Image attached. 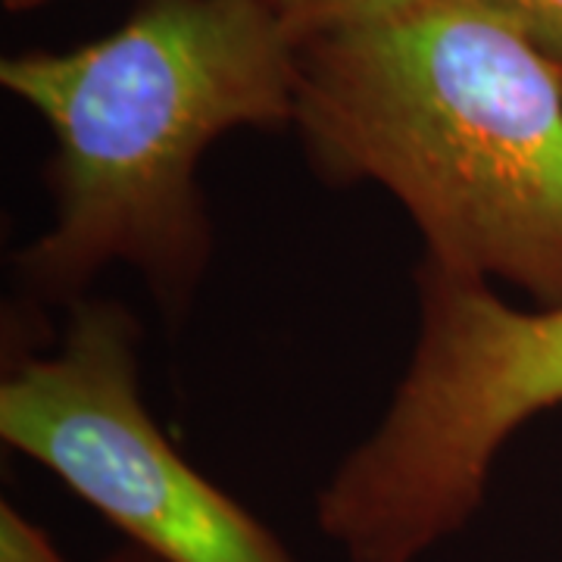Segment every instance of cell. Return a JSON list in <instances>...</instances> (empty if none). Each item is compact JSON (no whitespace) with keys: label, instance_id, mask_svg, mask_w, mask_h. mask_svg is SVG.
I'll use <instances>...</instances> for the list:
<instances>
[{"label":"cell","instance_id":"6","mask_svg":"<svg viewBox=\"0 0 562 562\" xmlns=\"http://www.w3.org/2000/svg\"><path fill=\"white\" fill-rule=\"evenodd\" d=\"M519 32L562 69V0H469Z\"/></svg>","mask_w":562,"mask_h":562},{"label":"cell","instance_id":"2","mask_svg":"<svg viewBox=\"0 0 562 562\" xmlns=\"http://www.w3.org/2000/svg\"><path fill=\"white\" fill-rule=\"evenodd\" d=\"M301 41L260 0H140L116 32L0 63V85L54 132V222L16 269L69 301L110 262L169 310L188 303L213 232L198 162L235 128L297 116Z\"/></svg>","mask_w":562,"mask_h":562},{"label":"cell","instance_id":"1","mask_svg":"<svg viewBox=\"0 0 562 562\" xmlns=\"http://www.w3.org/2000/svg\"><path fill=\"white\" fill-rule=\"evenodd\" d=\"M306 157L331 181H379L428 260L562 306V69L469 0L301 44Z\"/></svg>","mask_w":562,"mask_h":562},{"label":"cell","instance_id":"7","mask_svg":"<svg viewBox=\"0 0 562 562\" xmlns=\"http://www.w3.org/2000/svg\"><path fill=\"white\" fill-rule=\"evenodd\" d=\"M0 562H69L50 535L25 519L16 506L0 503Z\"/></svg>","mask_w":562,"mask_h":562},{"label":"cell","instance_id":"8","mask_svg":"<svg viewBox=\"0 0 562 562\" xmlns=\"http://www.w3.org/2000/svg\"><path fill=\"white\" fill-rule=\"evenodd\" d=\"M103 562H162V560H157L154 553H147V550L138 547V543H132V547H122V550H116V553H110Z\"/></svg>","mask_w":562,"mask_h":562},{"label":"cell","instance_id":"4","mask_svg":"<svg viewBox=\"0 0 562 562\" xmlns=\"http://www.w3.org/2000/svg\"><path fill=\"white\" fill-rule=\"evenodd\" d=\"M562 403V306L503 303L487 281L428 272L401 382L406 431L457 482H487L503 443Z\"/></svg>","mask_w":562,"mask_h":562},{"label":"cell","instance_id":"3","mask_svg":"<svg viewBox=\"0 0 562 562\" xmlns=\"http://www.w3.org/2000/svg\"><path fill=\"white\" fill-rule=\"evenodd\" d=\"M135 344L125 306L76 303L60 350L0 384L3 441L157 560L303 562L162 435L140 397Z\"/></svg>","mask_w":562,"mask_h":562},{"label":"cell","instance_id":"9","mask_svg":"<svg viewBox=\"0 0 562 562\" xmlns=\"http://www.w3.org/2000/svg\"><path fill=\"white\" fill-rule=\"evenodd\" d=\"M47 0H3V7L10 13H25V10H35V7H44Z\"/></svg>","mask_w":562,"mask_h":562},{"label":"cell","instance_id":"5","mask_svg":"<svg viewBox=\"0 0 562 562\" xmlns=\"http://www.w3.org/2000/svg\"><path fill=\"white\" fill-rule=\"evenodd\" d=\"M260 3L303 44L338 29L394 16L422 0H260Z\"/></svg>","mask_w":562,"mask_h":562}]
</instances>
